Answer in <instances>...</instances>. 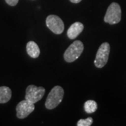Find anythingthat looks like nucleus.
Segmentation results:
<instances>
[{
	"instance_id": "nucleus-1",
	"label": "nucleus",
	"mask_w": 126,
	"mask_h": 126,
	"mask_svg": "<svg viewBox=\"0 0 126 126\" xmlns=\"http://www.w3.org/2000/svg\"><path fill=\"white\" fill-rule=\"evenodd\" d=\"M64 97V90L61 86H55L50 90L46 101V107L48 109H53L61 103Z\"/></svg>"
},
{
	"instance_id": "nucleus-2",
	"label": "nucleus",
	"mask_w": 126,
	"mask_h": 126,
	"mask_svg": "<svg viewBox=\"0 0 126 126\" xmlns=\"http://www.w3.org/2000/svg\"><path fill=\"white\" fill-rule=\"evenodd\" d=\"M84 49V46L81 41H74L64 53V60L67 63H72L80 57Z\"/></svg>"
},
{
	"instance_id": "nucleus-3",
	"label": "nucleus",
	"mask_w": 126,
	"mask_h": 126,
	"mask_svg": "<svg viewBox=\"0 0 126 126\" xmlns=\"http://www.w3.org/2000/svg\"><path fill=\"white\" fill-rule=\"evenodd\" d=\"M121 20V9L118 4L113 2L109 6L107 13L104 18L105 23L110 25L117 24Z\"/></svg>"
},
{
	"instance_id": "nucleus-4",
	"label": "nucleus",
	"mask_w": 126,
	"mask_h": 126,
	"mask_svg": "<svg viewBox=\"0 0 126 126\" xmlns=\"http://www.w3.org/2000/svg\"><path fill=\"white\" fill-rule=\"evenodd\" d=\"M110 53V45L107 42H104L99 46L97 52L94 65L97 68H102L108 62L109 56Z\"/></svg>"
},
{
	"instance_id": "nucleus-5",
	"label": "nucleus",
	"mask_w": 126,
	"mask_h": 126,
	"mask_svg": "<svg viewBox=\"0 0 126 126\" xmlns=\"http://www.w3.org/2000/svg\"><path fill=\"white\" fill-rule=\"evenodd\" d=\"M46 90L44 87H37L34 85L27 86L25 93V99L32 103L35 104L40 101L45 94Z\"/></svg>"
},
{
	"instance_id": "nucleus-6",
	"label": "nucleus",
	"mask_w": 126,
	"mask_h": 126,
	"mask_svg": "<svg viewBox=\"0 0 126 126\" xmlns=\"http://www.w3.org/2000/svg\"><path fill=\"white\" fill-rule=\"evenodd\" d=\"M46 26L51 32H53L54 34H62L64 29V25L63 23L62 19L55 15L48 16L46 20Z\"/></svg>"
},
{
	"instance_id": "nucleus-7",
	"label": "nucleus",
	"mask_w": 126,
	"mask_h": 126,
	"mask_svg": "<svg viewBox=\"0 0 126 126\" xmlns=\"http://www.w3.org/2000/svg\"><path fill=\"white\" fill-rule=\"evenodd\" d=\"M35 109L34 104L27 99L23 100L18 104L16 107V115L18 118L23 119L28 116Z\"/></svg>"
},
{
	"instance_id": "nucleus-8",
	"label": "nucleus",
	"mask_w": 126,
	"mask_h": 126,
	"mask_svg": "<svg viewBox=\"0 0 126 126\" xmlns=\"http://www.w3.org/2000/svg\"><path fill=\"white\" fill-rule=\"evenodd\" d=\"M83 25L79 22L73 23L67 30V36L70 39H74L83 30Z\"/></svg>"
},
{
	"instance_id": "nucleus-9",
	"label": "nucleus",
	"mask_w": 126,
	"mask_h": 126,
	"mask_svg": "<svg viewBox=\"0 0 126 126\" xmlns=\"http://www.w3.org/2000/svg\"><path fill=\"white\" fill-rule=\"evenodd\" d=\"M27 54L29 55L31 58H36L40 55V49L38 45L33 41H29L27 44Z\"/></svg>"
},
{
	"instance_id": "nucleus-10",
	"label": "nucleus",
	"mask_w": 126,
	"mask_h": 126,
	"mask_svg": "<svg viewBox=\"0 0 126 126\" xmlns=\"http://www.w3.org/2000/svg\"><path fill=\"white\" fill-rule=\"evenodd\" d=\"M11 90L9 87H0V103L4 104L8 102L11 98Z\"/></svg>"
},
{
	"instance_id": "nucleus-11",
	"label": "nucleus",
	"mask_w": 126,
	"mask_h": 126,
	"mask_svg": "<svg viewBox=\"0 0 126 126\" xmlns=\"http://www.w3.org/2000/svg\"><path fill=\"white\" fill-rule=\"evenodd\" d=\"M97 109V104L94 100H88L84 104V110L88 113H94Z\"/></svg>"
},
{
	"instance_id": "nucleus-12",
	"label": "nucleus",
	"mask_w": 126,
	"mask_h": 126,
	"mask_svg": "<svg viewBox=\"0 0 126 126\" xmlns=\"http://www.w3.org/2000/svg\"><path fill=\"white\" fill-rule=\"evenodd\" d=\"M93 122V118L88 117L86 119H81L77 122V126H90L92 125Z\"/></svg>"
},
{
	"instance_id": "nucleus-13",
	"label": "nucleus",
	"mask_w": 126,
	"mask_h": 126,
	"mask_svg": "<svg viewBox=\"0 0 126 126\" xmlns=\"http://www.w3.org/2000/svg\"><path fill=\"white\" fill-rule=\"evenodd\" d=\"M6 2L11 6H14L18 4L19 0H5Z\"/></svg>"
},
{
	"instance_id": "nucleus-14",
	"label": "nucleus",
	"mask_w": 126,
	"mask_h": 126,
	"mask_svg": "<svg viewBox=\"0 0 126 126\" xmlns=\"http://www.w3.org/2000/svg\"><path fill=\"white\" fill-rule=\"evenodd\" d=\"M69 1L74 4H77V3H79L81 1V0H69Z\"/></svg>"
}]
</instances>
